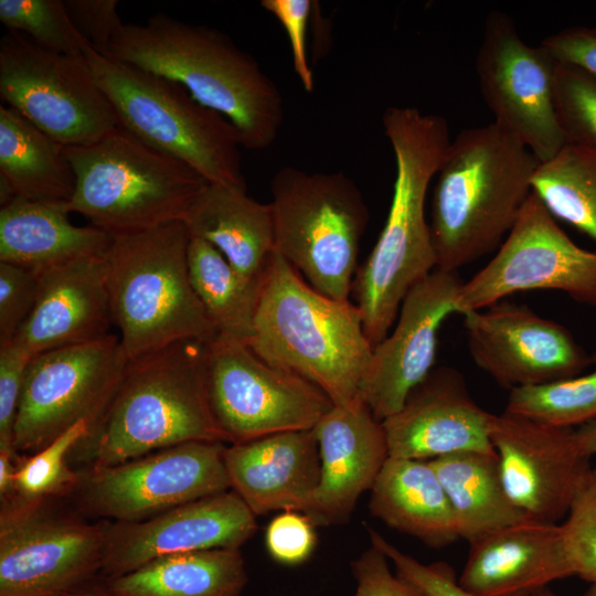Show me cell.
I'll return each instance as SVG.
<instances>
[{
	"label": "cell",
	"mask_w": 596,
	"mask_h": 596,
	"mask_svg": "<svg viewBox=\"0 0 596 596\" xmlns=\"http://www.w3.org/2000/svg\"><path fill=\"white\" fill-rule=\"evenodd\" d=\"M382 123L395 157L393 196L351 291L373 348L390 332L407 292L437 267L425 201L451 141L444 117L415 107H389Z\"/></svg>",
	"instance_id": "1"
},
{
	"label": "cell",
	"mask_w": 596,
	"mask_h": 596,
	"mask_svg": "<svg viewBox=\"0 0 596 596\" xmlns=\"http://www.w3.org/2000/svg\"><path fill=\"white\" fill-rule=\"evenodd\" d=\"M106 55L181 85L228 119L247 149H265L278 136L280 91L251 54L214 28L156 13L145 24L125 23Z\"/></svg>",
	"instance_id": "2"
},
{
	"label": "cell",
	"mask_w": 596,
	"mask_h": 596,
	"mask_svg": "<svg viewBox=\"0 0 596 596\" xmlns=\"http://www.w3.org/2000/svg\"><path fill=\"white\" fill-rule=\"evenodd\" d=\"M540 163L494 123L464 129L450 141L432 199L436 268L458 272L500 246L532 193Z\"/></svg>",
	"instance_id": "3"
},
{
	"label": "cell",
	"mask_w": 596,
	"mask_h": 596,
	"mask_svg": "<svg viewBox=\"0 0 596 596\" xmlns=\"http://www.w3.org/2000/svg\"><path fill=\"white\" fill-rule=\"evenodd\" d=\"M266 363L319 387L333 405L359 400L373 345L359 308L312 288L274 252L262 285L252 338Z\"/></svg>",
	"instance_id": "4"
},
{
	"label": "cell",
	"mask_w": 596,
	"mask_h": 596,
	"mask_svg": "<svg viewBox=\"0 0 596 596\" xmlns=\"http://www.w3.org/2000/svg\"><path fill=\"white\" fill-rule=\"evenodd\" d=\"M204 343L181 341L129 361L68 459L84 468L114 466L189 441H222L206 400Z\"/></svg>",
	"instance_id": "5"
},
{
	"label": "cell",
	"mask_w": 596,
	"mask_h": 596,
	"mask_svg": "<svg viewBox=\"0 0 596 596\" xmlns=\"http://www.w3.org/2000/svg\"><path fill=\"white\" fill-rule=\"evenodd\" d=\"M183 222L113 237L104 255L114 326L129 361L217 330L195 294Z\"/></svg>",
	"instance_id": "6"
},
{
	"label": "cell",
	"mask_w": 596,
	"mask_h": 596,
	"mask_svg": "<svg viewBox=\"0 0 596 596\" xmlns=\"http://www.w3.org/2000/svg\"><path fill=\"white\" fill-rule=\"evenodd\" d=\"M65 156L75 178L71 213L113 237L182 222L209 183L121 126L95 142L65 147Z\"/></svg>",
	"instance_id": "7"
},
{
	"label": "cell",
	"mask_w": 596,
	"mask_h": 596,
	"mask_svg": "<svg viewBox=\"0 0 596 596\" xmlns=\"http://www.w3.org/2000/svg\"><path fill=\"white\" fill-rule=\"evenodd\" d=\"M92 73L119 126L187 163L207 182L246 189L241 137L220 113L198 103L181 85L83 47Z\"/></svg>",
	"instance_id": "8"
},
{
	"label": "cell",
	"mask_w": 596,
	"mask_h": 596,
	"mask_svg": "<svg viewBox=\"0 0 596 596\" xmlns=\"http://www.w3.org/2000/svg\"><path fill=\"white\" fill-rule=\"evenodd\" d=\"M270 193L275 251L319 292L350 300L370 220L356 184L341 171L286 166L274 174Z\"/></svg>",
	"instance_id": "9"
},
{
	"label": "cell",
	"mask_w": 596,
	"mask_h": 596,
	"mask_svg": "<svg viewBox=\"0 0 596 596\" xmlns=\"http://www.w3.org/2000/svg\"><path fill=\"white\" fill-rule=\"evenodd\" d=\"M56 499L1 500L0 596H63L100 575L106 521H88Z\"/></svg>",
	"instance_id": "10"
},
{
	"label": "cell",
	"mask_w": 596,
	"mask_h": 596,
	"mask_svg": "<svg viewBox=\"0 0 596 596\" xmlns=\"http://www.w3.org/2000/svg\"><path fill=\"white\" fill-rule=\"evenodd\" d=\"M203 373L214 425L227 445L312 429L333 407L319 387L235 339L217 336L204 343Z\"/></svg>",
	"instance_id": "11"
},
{
	"label": "cell",
	"mask_w": 596,
	"mask_h": 596,
	"mask_svg": "<svg viewBox=\"0 0 596 596\" xmlns=\"http://www.w3.org/2000/svg\"><path fill=\"white\" fill-rule=\"evenodd\" d=\"M226 445L189 441L114 466L79 468L72 508L87 519L136 522L231 490Z\"/></svg>",
	"instance_id": "12"
},
{
	"label": "cell",
	"mask_w": 596,
	"mask_h": 596,
	"mask_svg": "<svg viewBox=\"0 0 596 596\" xmlns=\"http://www.w3.org/2000/svg\"><path fill=\"white\" fill-rule=\"evenodd\" d=\"M0 96L64 147L95 142L119 126L83 54L45 50L21 33L0 41Z\"/></svg>",
	"instance_id": "13"
},
{
	"label": "cell",
	"mask_w": 596,
	"mask_h": 596,
	"mask_svg": "<svg viewBox=\"0 0 596 596\" xmlns=\"http://www.w3.org/2000/svg\"><path fill=\"white\" fill-rule=\"evenodd\" d=\"M129 359L119 337L50 350L26 368L13 450L32 455L81 422L91 427L111 400Z\"/></svg>",
	"instance_id": "14"
},
{
	"label": "cell",
	"mask_w": 596,
	"mask_h": 596,
	"mask_svg": "<svg viewBox=\"0 0 596 596\" xmlns=\"http://www.w3.org/2000/svg\"><path fill=\"white\" fill-rule=\"evenodd\" d=\"M530 290L561 291L596 308V252L576 245L533 191L494 256L462 283L456 311L481 310Z\"/></svg>",
	"instance_id": "15"
},
{
	"label": "cell",
	"mask_w": 596,
	"mask_h": 596,
	"mask_svg": "<svg viewBox=\"0 0 596 596\" xmlns=\"http://www.w3.org/2000/svg\"><path fill=\"white\" fill-rule=\"evenodd\" d=\"M557 61L542 45L526 44L512 19L500 11L485 21L475 68L494 124L543 163L566 145L554 106Z\"/></svg>",
	"instance_id": "16"
},
{
	"label": "cell",
	"mask_w": 596,
	"mask_h": 596,
	"mask_svg": "<svg viewBox=\"0 0 596 596\" xmlns=\"http://www.w3.org/2000/svg\"><path fill=\"white\" fill-rule=\"evenodd\" d=\"M461 316L472 361L510 391L572 377L592 365V354L567 328L525 305L503 299Z\"/></svg>",
	"instance_id": "17"
},
{
	"label": "cell",
	"mask_w": 596,
	"mask_h": 596,
	"mask_svg": "<svg viewBox=\"0 0 596 596\" xmlns=\"http://www.w3.org/2000/svg\"><path fill=\"white\" fill-rule=\"evenodd\" d=\"M490 440L505 492L528 518L558 523L592 468L574 428H561L507 412L493 414Z\"/></svg>",
	"instance_id": "18"
},
{
	"label": "cell",
	"mask_w": 596,
	"mask_h": 596,
	"mask_svg": "<svg viewBox=\"0 0 596 596\" xmlns=\"http://www.w3.org/2000/svg\"><path fill=\"white\" fill-rule=\"evenodd\" d=\"M458 272L435 268L402 301L392 332L373 348L360 396L382 422L401 409L434 369L437 332L456 311Z\"/></svg>",
	"instance_id": "19"
},
{
	"label": "cell",
	"mask_w": 596,
	"mask_h": 596,
	"mask_svg": "<svg viewBox=\"0 0 596 596\" xmlns=\"http://www.w3.org/2000/svg\"><path fill=\"white\" fill-rule=\"evenodd\" d=\"M256 530V515L233 490L181 504L141 521H106L100 576H120L170 554L241 549Z\"/></svg>",
	"instance_id": "20"
},
{
	"label": "cell",
	"mask_w": 596,
	"mask_h": 596,
	"mask_svg": "<svg viewBox=\"0 0 596 596\" xmlns=\"http://www.w3.org/2000/svg\"><path fill=\"white\" fill-rule=\"evenodd\" d=\"M492 416L472 398L458 370L434 368L401 409L382 421L389 457L433 460L461 451H493Z\"/></svg>",
	"instance_id": "21"
},
{
	"label": "cell",
	"mask_w": 596,
	"mask_h": 596,
	"mask_svg": "<svg viewBox=\"0 0 596 596\" xmlns=\"http://www.w3.org/2000/svg\"><path fill=\"white\" fill-rule=\"evenodd\" d=\"M313 432L319 445L320 479L304 514L315 525L343 524L389 458L384 428L359 400L347 406L333 405Z\"/></svg>",
	"instance_id": "22"
},
{
	"label": "cell",
	"mask_w": 596,
	"mask_h": 596,
	"mask_svg": "<svg viewBox=\"0 0 596 596\" xmlns=\"http://www.w3.org/2000/svg\"><path fill=\"white\" fill-rule=\"evenodd\" d=\"M111 326L105 258L87 257L39 274L35 305L11 343L33 358L103 339Z\"/></svg>",
	"instance_id": "23"
},
{
	"label": "cell",
	"mask_w": 596,
	"mask_h": 596,
	"mask_svg": "<svg viewBox=\"0 0 596 596\" xmlns=\"http://www.w3.org/2000/svg\"><path fill=\"white\" fill-rule=\"evenodd\" d=\"M458 583L478 596H522L574 576L562 524L525 519L469 544Z\"/></svg>",
	"instance_id": "24"
},
{
	"label": "cell",
	"mask_w": 596,
	"mask_h": 596,
	"mask_svg": "<svg viewBox=\"0 0 596 596\" xmlns=\"http://www.w3.org/2000/svg\"><path fill=\"white\" fill-rule=\"evenodd\" d=\"M233 490L257 515L307 509L320 479V455L312 429L281 432L226 445Z\"/></svg>",
	"instance_id": "25"
},
{
	"label": "cell",
	"mask_w": 596,
	"mask_h": 596,
	"mask_svg": "<svg viewBox=\"0 0 596 596\" xmlns=\"http://www.w3.org/2000/svg\"><path fill=\"white\" fill-rule=\"evenodd\" d=\"M68 202L17 196L0 209V262L41 273L82 258L104 256L113 236L76 226Z\"/></svg>",
	"instance_id": "26"
},
{
	"label": "cell",
	"mask_w": 596,
	"mask_h": 596,
	"mask_svg": "<svg viewBox=\"0 0 596 596\" xmlns=\"http://www.w3.org/2000/svg\"><path fill=\"white\" fill-rule=\"evenodd\" d=\"M182 222L191 237L212 244L243 277L264 278L275 252L269 203L254 200L246 189L209 182Z\"/></svg>",
	"instance_id": "27"
},
{
	"label": "cell",
	"mask_w": 596,
	"mask_h": 596,
	"mask_svg": "<svg viewBox=\"0 0 596 596\" xmlns=\"http://www.w3.org/2000/svg\"><path fill=\"white\" fill-rule=\"evenodd\" d=\"M371 513L433 549L459 539L445 489L428 460L389 457L372 486Z\"/></svg>",
	"instance_id": "28"
},
{
	"label": "cell",
	"mask_w": 596,
	"mask_h": 596,
	"mask_svg": "<svg viewBox=\"0 0 596 596\" xmlns=\"http://www.w3.org/2000/svg\"><path fill=\"white\" fill-rule=\"evenodd\" d=\"M103 582L115 596H241L248 575L241 549H212L161 556Z\"/></svg>",
	"instance_id": "29"
},
{
	"label": "cell",
	"mask_w": 596,
	"mask_h": 596,
	"mask_svg": "<svg viewBox=\"0 0 596 596\" xmlns=\"http://www.w3.org/2000/svg\"><path fill=\"white\" fill-rule=\"evenodd\" d=\"M430 461L469 544L528 518L508 497L493 451H461Z\"/></svg>",
	"instance_id": "30"
},
{
	"label": "cell",
	"mask_w": 596,
	"mask_h": 596,
	"mask_svg": "<svg viewBox=\"0 0 596 596\" xmlns=\"http://www.w3.org/2000/svg\"><path fill=\"white\" fill-rule=\"evenodd\" d=\"M0 178L15 196L70 202L75 178L65 147L9 106H0Z\"/></svg>",
	"instance_id": "31"
},
{
	"label": "cell",
	"mask_w": 596,
	"mask_h": 596,
	"mask_svg": "<svg viewBox=\"0 0 596 596\" xmlns=\"http://www.w3.org/2000/svg\"><path fill=\"white\" fill-rule=\"evenodd\" d=\"M188 267L193 289L219 336L247 343L254 333L264 278L246 279L212 244L191 236Z\"/></svg>",
	"instance_id": "32"
},
{
	"label": "cell",
	"mask_w": 596,
	"mask_h": 596,
	"mask_svg": "<svg viewBox=\"0 0 596 596\" xmlns=\"http://www.w3.org/2000/svg\"><path fill=\"white\" fill-rule=\"evenodd\" d=\"M532 191L549 212L596 242V151L565 145L540 163Z\"/></svg>",
	"instance_id": "33"
},
{
	"label": "cell",
	"mask_w": 596,
	"mask_h": 596,
	"mask_svg": "<svg viewBox=\"0 0 596 596\" xmlns=\"http://www.w3.org/2000/svg\"><path fill=\"white\" fill-rule=\"evenodd\" d=\"M504 412L561 428L596 419V351L588 373L511 390Z\"/></svg>",
	"instance_id": "34"
},
{
	"label": "cell",
	"mask_w": 596,
	"mask_h": 596,
	"mask_svg": "<svg viewBox=\"0 0 596 596\" xmlns=\"http://www.w3.org/2000/svg\"><path fill=\"white\" fill-rule=\"evenodd\" d=\"M89 428V423L81 422L41 450L19 456L14 494L31 500L68 496L78 480L77 470L67 465L68 456Z\"/></svg>",
	"instance_id": "35"
},
{
	"label": "cell",
	"mask_w": 596,
	"mask_h": 596,
	"mask_svg": "<svg viewBox=\"0 0 596 596\" xmlns=\"http://www.w3.org/2000/svg\"><path fill=\"white\" fill-rule=\"evenodd\" d=\"M0 21L9 32L21 33L52 52L81 55L87 43L62 0H0Z\"/></svg>",
	"instance_id": "36"
},
{
	"label": "cell",
	"mask_w": 596,
	"mask_h": 596,
	"mask_svg": "<svg viewBox=\"0 0 596 596\" xmlns=\"http://www.w3.org/2000/svg\"><path fill=\"white\" fill-rule=\"evenodd\" d=\"M554 106L566 145L596 151V77L557 62Z\"/></svg>",
	"instance_id": "37"
},
{
	"label": "cell",
	"mask_w": 596,
	"mask_h": 596,
	"mask_svg": "<svg viewBox=\"0 0 596 596\" xmlns=\"http://www.w3.org/2000/svg\"><path fill=\"white\" fill-rule=\"evenodd\" d=\"M561 524L573 574L596 583V468L584 476Z\"/></svg>",
	"instance_id": "38"
},
{
	"label": "cell",
	"mask_w": 596,
	"mask_h": 596,
	"mask_svg": "<svg viewBox=\"0 0 596 596\" xmlns=\"http://www.w3.org/2000/svg\"><path fill=\"white\" fill-rule=\"evenodd\" d=\"M39 274L0 262V347L12 342L29 318L36 301Z\"/></svg>",
	"instance_id": "39"
},
{
	"label": "cell",
	"mask_w": 596,
	"mask_h": 596,
	"mask_svg": "<svg viewBox=\"0 0 596 596\" xmlns=\"http://www.w3.org/2000/svg\"><path fill=\"white\" fill-rule=\"evenodd\" d=\"M368 532L371 545L377 547L390 560L395 572L417 585L428 596H478L459 585L454 570L448 564L422 563L402 552L375 530L368 528Z\"/></svg>",
	"instance_id": "40"
},
{
	"label": "cell",
	"mask_w": 596,
	"mask_h": 596,
	"mask_svg": "<svg viewBox=\"0 0 596 596\" xmlns=\"http://www.w3.org/2000/svg\"><path fill=\"white\" fill-rule=\"evenodd\" d=\"M315 528V523L301 512H280L266 528L265 544L269 555L284 565L306 562L316 549Z\"/></svg>",
	"instance_id": "41"
},
{
	"label": "cell",
	"mask_w": 596,
	"mask_h": 596,
	"mask_svg": "<svg viewBox=\"0 0 596 596\" xmlns=\"http://www.w3.org/2000/svg\"><path fill=\"white\" fill-rule=\"evenodd\" d=\"M390 560L371 545L351 563L356 587L353 596H428L414 583L394 573Z\"/></svg>",
	"instance_id": "42"
},
{
	"label": "cell",
	"mask_w": 596,
	"mask_h": 596,
	"mask_svg": "<svg viewBox=\"0 0 596 596\" xmlns=\"http://www.w3.org/2000/svg\"><path fill=\"white\" fill-rule=\"evenodd\" d=\"M32 356L9 343L0 347V451L13 450V429L25 371Z\"/></svg>",
	"instance_id": "43"
},
{
	"label": "cell",
	"mask_w": 596,
	"mask_h": 596,
	"mask_svg": "<svg viewBox=\"0 0 596 596\" xmlns=\"http://www.w3.org/2000/svg\"><path fill=\"white\" fill-rule=\"evenodd\" d=\"M72 23L84 40L98 53L106 55L121 30L123 23L116 0H65Z\"/></svg>",
	"instance_id": "44"
},
{
	"label": "cell",
	"mask_w": 596,
	"mask_h": 596,
	"mask_svg": "<svg viewBox=\"0 0 596 596\" xmlns=\"http://www.w3.org/2000/svg\"><path fill=\"white\" fill-rule=\"evenodd\" d=\"M260 6L284 26L290 42L295 73L307 92L313 89V74L308 63L306 35L311 9L310 0H263Z\"/></svg>",
	"instance_id": "45"
},
{
	"label": "cell",
	"mask_w": 596,
	"mask_h": 596,
	"mask_svg": "<svg viewBox=\"0 0 596 596\" xmlns=\"http://www.w3.org/2000/svg\"><path fill=\"white\" fill-rule=\"evenodd\" d=\"M541 45L558 63L576 66L596 77V28L565 29L545 38Z\"/></svg>",
	"instance_id": "46"
},
{
	"label": "cell",
	"mask_w": 596,
	"mask_h": 596,
	"mask_svg": "<svg viewBox=\"0 0 596 596\" xmlns=\"http://www.w3.org/2000/svg\"><path fill=\"white\" fill-rule=\"evenodd\" d=\"M19 455L0 451V500L15 493V470Z\"/></svg>",
	"instance_id": "47"
},
{
	"label": "cell",
	"mask_w": 596,
	"mask_h": 596,
	"mask_svg": "<svg viewBox=\"0 0 596 596\" xmlns=\"http://www.w3.org/2000/svg\"><path fill=\"white\" fill-rule=\"evenodd\" d=\"M575 434L582 451L589 458L596 455V419L577 427Z\"/></svg>",
	"instance_id": "48"
},
{
	"label": "cell",
	"mask_w": 596,
	"mask_h": 596,
	"mask_svg": "<svg viewBox=\"0 0 596 596\" xmlns=\"http://www.w3.org/2000/svg\"><path fill=\"white\" fill-rule=\"evenodd\" d=\"M63 596H115L104 586L84 587Z\"/></svg>",
	"instance_id": "49"
},
{
	"label": "cell",
	"mask_w": 596,
	"mask_h": 596,
	"mask_svg": "<svg viewBox=\"0 0 596 596\" xmlns=\"http://www.w3.org/2000/svg\"><path fill=\"white\" fill-rule=\"evenodd\" d=\"M529 596H557V595L553 593L549 587H544V588L533 592Z\"/></svg>",
	"instance_id": "50"
},
{
	"label": "cell",
	"mask_w": 596,
	"mask_h": 596,
	"mask_svg": "<svg viewBox=\"0 0 596 596\" xmlns=\"http://www.w3.org/2000/svg\"><path fill=\"white\" fill-rule=\"evenodd\" d=\"M582 596H596V583L589 584V587Z\"/></svg>",
	"instance_id": "51"
}]
</instances>
